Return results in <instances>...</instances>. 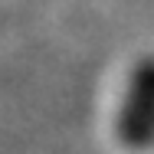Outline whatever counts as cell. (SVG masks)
Returning <instances> with one entry per match:
<instances>
[{"instance_id": "obj_1", "label": "cell", "mask_w": 154, "mask_h": 154, "mask_svg": "<svg viewBox=\"0 0 154 154\" xmlns=\"http://www.w3.org/2000/svg\"><path fill=\"white\" fill-rule=\"evenodd\" d=\"M118 134L131 148H144L154 141V59H144L131 75L118 115Z\"/></svg>"}]
</instances>
